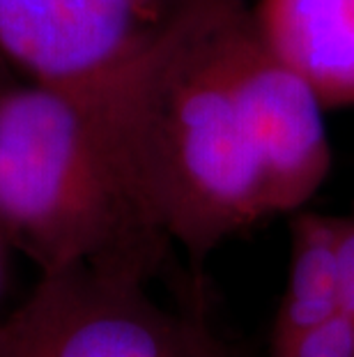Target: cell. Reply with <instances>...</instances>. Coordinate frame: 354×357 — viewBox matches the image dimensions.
<instances>
[{"instance_id":"cell-1","label":"cell","mask_w":354,"mask_h":357,"mask_svg":"<svg viewBox=\"0 0 354 357\" xmlns=\"http://www.w3.org/2000/svg\"><path fill=\"white\" fill-rule=\"evenodd\" d=\"M246 0H193L152 47L79 95L99 113L138 201L193 263L267 219L230 79Z\"/></svg>"},{"instance_id":"cell-2","label":"cell","mask_w":354,"mask_h":357,"mask_svg":"<svg viewBox=\"0 0 354 357\" xmlns=\"http://www.w3.org/2000/svg\"><path fill=\"white\" fill-rule=\"evenodd\" d=\"M0 233L40 275L90 265L152 281L172 247L92 104L35 81L0 88Z\"/></svg>"},{"instance_id":"cell-3","label":"cell","mask_w":354,"mask_h":357,"mask_svg":"<svg viewBox=\"0 0 354 357\" xmlns=\"http://www.w3.org/2000/svg\"><path fill=\"white\" fill-rule=\"evenodd\" d=\"M0 357H242L202 307H166L150 279L90 265L40 275L0 321Z\"/></svg>"},{"instance_id":"cell-4","label":"cell","mask_w":354,"mask_h":357,"mask_svg":"<svg viewBox=\"0 0 354 357\" xmlns=\"http://www.w3.org/2000/svg\"><path fill=\"white\" fill-rule=\"evenodd\" d=\"M228 60L267 217L299 212L320 192L334 164L327 106L311 81L262 40L248 0L232 24Z\"/></svg>"},{"instance_id":"cell-5","label":"cell","mask_w":354,"mask_h":357,"mask_svg":"<svg viewBox=\"0 0 354 357\" xmlns=\"http://www.w3.org/2000/svg\"><path fill=\"white\" fill-rule=\"evenodd\" d=\"M193 0H0V58L28 81L90 95Z\"/></svg>"},{"instance_id":"cell-6","label":"cell","mask_w":354,"mask_h":357,"mask_svg":"<svg viewBox=\"0 0 354 357\" xmlns=\"http://www.w3.org/2000/svg\"><path fill=\"white\" fill-rule=\"evenodd\" d=\"M262 40L325 106L354 104V0H248Z\"/></svg>"},{"instance_id":"cell-7","label":"cell","mask_w":354,"mask_h":357,"mask_svg":"<svg viewBox=\"0 0 354 357\" xmlns=\"http://www.w3.org/2000/svg\"><path fill=\"white\" fill-rule=\"evenodd\" d=\"M341 217L297 212L290 224V270L278 305L269 357L281 355L308 330L343 311Z\"/></svg>"},{"instance_id":"cell-8","label":"cell","mask_w":354,"mask_h":357,"mask_svg":"<svg viewBox=\"0 0 354 357\" xmlns=\"http://www.w3.org/2000/svg\"><path fill=\"white\" fill-rule=\"evenodd\" d=\"M276 357H354V318L338 311Z\"/></svg>"},{"instance_id":"cell-9","label":"cell","mask_w":354,"mask_h":357,"mask_svg":"<svg viewBox=\"0 0 354 357\" xmlns=\"http://www.w3.org/2000/svg\"><path fill=\"white\" fill-rule=\"evenodd\" d=\"M338 258H341V295L343 311L354 318V215L341 217V242H338Z\"/></svg>"},{"instance_id":"cell-10","label":"cell","mask_w":354,"mask_h":357,"mask_svg":"<svg viewBox=\"0 0 354 357\" xmlns=\"http://www.w3.org/2000/svg\"><path fill=\"white\" fill-rule=\"evenodd\" d=\"M7 249L10 247V242L5 240V235L0 233V284H3V272H5V256H7Z\"/></svg>"},{"instance_id":"cell-11","label":"cell","mask_w":354,"mask_h":357,"mask_svg":"<svg viewBox=\"0 0 354 357\" xmlns=\"http://www.w3.org/2000/svg\"><path fill=\"white\" fill-rule=\"evenodd\" d=\"M7 72H10V67H7V65H5V60L0 58V88H5L7 83H12L10 74H7Z\"/></svg>"}]
</instances>
